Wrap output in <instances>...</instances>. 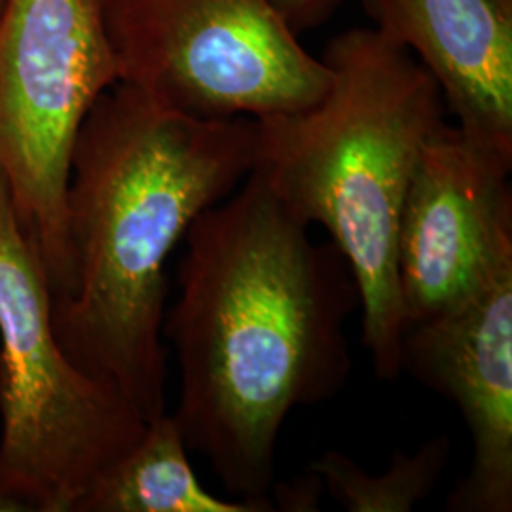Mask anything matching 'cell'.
Wrapping results in <instances>:
<instances>
[{"label": "cell", "instance_id": "obj_1", "mask_svg": "<svg viewBox=\"0 0 512 512\" xmlns=\"http://www.w3.org/2000/svg\"><path fill=\"white\" fill-rule=\"evenodd\" d=\"M183 243L179 296L164 317L179 366L173 418L230 494L274 512L283 423L348 384L346 327L361 310L355 277L255 167Z\"/></svg>", "mask_w": 512, "mask_h": 512}, {"label": "cell", "instance_id": "obj_2", "mask_svg": "<svg viewBox=\"0 0 512 512\" xmlns=\"http://www.w3.org/2000/svg\"><path fill=\"white\" fill-rule=\"evenodd\" d=\"M255 164V118H192L126 82L76 133L65 198L73 287L52 302L55 336L147 421L167 412L165 266Z\"/></svg>", "mask_w": 512, "mask_h": 512}, {"label": "cell", "instance_id": "obj_3", "mask_svg": "<svg viewBox=\"0 0 512 512\" xmlns=\"http://www.w3.org/2000/svg\"><path fill=\"white\" fill-rule=\"evenodd\" d=\"M323 61L329 90L315 105L255 118V169L298 219L329 232L359 289L374 372L395 380L406 334L399 220L444 101L420 61L374 25L332 38Z\"/></svg>", "mask_w": 512, "mask_h": 512}, {"label": "cell", "instance_id": "obj_4", "mask_svg": "<svg viewBox=\"0 0 512 512\" xmlns=\"http://www.w3.org/2000/svg\"><path fill=\"white\" fill-rule=\"evenodd\" d=\"M37 249L0 179V490L29 512H74L147 420L74 365L55 336Z\"/></svg>", "mask_w": 512, "mask_h": 512}, {"label": "cell", "instance_id": "obj_5", "mask_svg": "<svg viewBox=\"0 0 512 512\" xmlns=\"http://www.w3.org/2000/svg\"><path fill=\"white\" fill-rule=\"evenodd\" d=\"M116 82L103 0H4L0 179L54 300L73 287L65 198L74 139Z\"/></svg>", "mask_w": 512, "mask_h": 512}, {"label": "cell", "instance_id": "obj_6", "mask_svg": "<svg viewBox=\"0 0 512 512\" xmlns=\"http://www.w3.org/2000/svg\"><path fill=\"white\" fill-rule=\"evenodd\" d=\"M118 82L200 120L315 105L330 84L274 0H103Z\"/></svg>", "mask_w": 512, "mask_h": 512}, {"label": "cell", "instance_id": "obj_7", "mask_svg": "<svg viewBox=\"0 0 512 512\" xmlns=\"http://www.w3.org/2000/svg\"><path fill=\"white\" fill-rule=\"evenodd\" d=\"M512 158L442 122L421 152L397 234L406 330L467 300L512 260Z\"/></svg>", "mask_w": 512, "mask_h": 512}, {"label": "cell", "instance_id": "obj_8", "mask_svg": "<svg viewBox=\"0 0 512 512\" xmlns=\"http://www.w3.org/2000/svg\"><path fill=\"white\" fill-rule=\"evenodd\" d=\"M458 406L471 465L450 512L512 511V260L467 300L406 330L403 372Z\"/></svg>", "mask_w": 512, "mask_h": 512}, {"label": "cell", "instance_id": "obj_9", "mask_svg": "<svg viewBox=\"0 0 512 512\" xmlns=\"http://www.w3.org/2000/svg\"><path fill=\"white\" fill-rule=\"evenodd\" d=\"M439 86L461 131L512 158V0H363Z\"/></svg>", "mask_w": 512, "mask_h": 512}, {"label": "cell", "instance_id": "obj_10", "mask_svg": "<svg viewBox=\"0 0 512 512\" xmlns=\"http://www.w3.org/2000/svg\"><path fill=\"white\" fill-rule=\"evenodd\" d=\"M74 512H270L247 499L209 494L188 459L183 433L164 412L95 478Z\"/></svg>", "mask_w": 512, "mask_h": 512}, {"label": "cell", "instance_id": "obj_11", "mask_svg": "<svg viewBox=\"0 0 512 512\" xmlns=\"http://www.w3.org/2000/svg\"><path fill=\"white\" fill-rule=\"evenodd\" d=\"M452 454L446 435L423 442L416 452L397 450L389 467L370 475L353 459L327 450L311 463L325 492L348 512H410L435 492Z\"/></svg>", "mask_w": 512, "mask_h": 512}, {"label": "cell", "instance_id": "obj_12", "mask_svg": "<svg viewBox=\"0 0 512 512\" xmlns=\"http://www.w3.org/2000/svg\"><path fill=\"white\" fill-rule=\"evenodd\" d=\"M323 492V480L310 469L308 475L281 484L274 482L270 490V501L274 512H315L321 509L319 503Z\"/></svg>", "mask_w": 512, "mask_h": 512}, {"label": "cell", "instance_id": "obj_13", "mask_svg": "<svg viewBox=\"0 0 512 512\" xmlns=\"http://www.w3.org/2000/svg\"><path fill=\"white\" fill-rule=\"evenodd\" d=\"M274 4L298 35L329 19L330 14L342 4V0H274Z\"/></svg>", "mask_w": 512, "mask_h": 512}, {"label": "cell", "instance_id": "obj_14", "mask_svg": "<svg viewBox=\"0 0 512 512\" xmlns=\"http://www.w3.org/2000/svg\"><path fill=\"white\" fill-rule=\"evenodd\" d=\"M0 512H29L27 507L12 495L4 494L0 490Z\"/></svg>", "mask_w": 512, "mask_h": 512}, {"label": "cell", "instance_id": "obj_15", "mask_svg": "<svg viewBox=\"0 0 512 512\" xmlns=\"http://www.w3.org/2000/svg\"><path fill=\"white\" fill-rule=\"evenodd\" d=\"M2 6H4V0H0V10H2Z\"/></svg>", "mask_w": 512, "mask_h": 512}]
</instances>
